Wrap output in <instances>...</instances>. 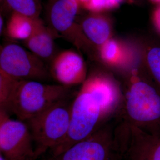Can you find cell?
I'll return each mask as SVG.
<instances>
[{
  "label": "cell",
  "mask_w": 160,
  "mask_h": 160,
  "mask_svg": "<svg viewBox=\"0 0 160 160\" xmlns=\"http://www.w3.org/2000/svg\"><path fill=\"white\" fill-rule=\"evenodd\" d=\"M114 98L113 87L106 79L94 76L86 80L72 103L68 134L62 142L50 150L52 156L61 154L95 132Z\"/></svg>",
  "instance_id": "6da1fadb"
},
{
  "label": "cell",
  "mask_w": 160,
  "mask_h": 160,
  "mask_svg": "<svg viewBox=\"0 0 160 160\" xmlns=\"http://www.w3.org/2000/svg\"><path fill=\"white\" fill-rule=\"evenodd\" d=\"M69 86L18 80L5 109L25 122L58 102L69 98Z\"/></svg>",
  "instance_id": "7a4b0ae2"
},
{
  "label": "cell",
  "mask_w": 160,
  "mask_h": 160,
  "mask_svg": "<svg viewBox=\"0 0 160 160\" xmlns=\"http://www.w3.org/2000/svg\"><path fill=\"white\" fill-rule=\"evenodd\" d=\"M71 105L69 98L62 100L25 121L32 137L36 159L65 139L69 131Z\"/></svg>",
  "instance_id": "3957f363"
},
{
  "label": "cell",
  "mask_w": 160,
  "mask_h": 160,
  "mask_svg": "<svg viewBox=\"0 0 160 160\" xmlns=\"http://www.w3.org/2000/svg\"><path fill=\"white\" fill-rule=\"evenodd\" d=\"M126 110L132 125L146 126L151 134L160 133V91L154 86L141 81L133 83L126 95Z\"/></svg>",
  "instance_id": "277c9868"
},
{
  "label": "cell",
  "mask_w": 160,
  "mask_h": 160,
  "mask_svg": "<svg viewBox=\"0 0 160 160\" xmlns=\"http://www.w3.org/2000/svg\"><path fill=\"white\" fill-rule=\"evenodd\" d=\"M0 72L15 79L42 81L50 74L45 62L29 50L14 43L1 48Z\"/></svg>",
  "instance_id": "5b68a950"
},
{
  "label": "cell",
  "mask_w": 160,
  "mask_h": 160,
  "mask_svg": "<svg viewBox=\"0 0 160 160\" xmlns=\"http://www.w3.org/2000/svg\"><path fill=\"white\" fill-rule=\"evenodd\" d=\"M0 151L7 160H35L31 132L26 122L12 119L0 109Z\"/></svg>",
  "instance_id": "8992f818"
},
{
  "label": "cell",
  "mask_w": 160,
  "mask_h": 160,
  "mask_svg": "<svg viewBox=\"0 0 160 160\" xmlns=\"http://www.w3.org/2000/svg\"><path fill=\"white\" fill-rule=\"evenodd\" d=\"M50 76L61 85L69 86L86 81V69L82 58L76 52L67 49L55 56L49 69Z\"/></svg>",
  "instance_id": "52a82bcc"
},
{
  "label": "cell",
  "mask_w": 160,
  "mask_h": 160,
  "mask_svg": "<svg viewBox=\"0 0 160 160\" xmlns=\"http://www.w3.org/2000/svg\"><path fill=\"white\" fill-rule=\"evenodd\" d=\"M113 146L102 131H96L50 160H111Z\"/></svg>",
  "instance_id": "ba28073f"
},
{
  "label": "cell",
  "mask_w": 160,
  "mask_h": 160,
  "mask_svg": "<svg viewBox=\"0 0 160 160\" xmlns=\"http://www.w3.org/2000/svg\"><path fill=\"white\" fill-rule=\"evenodd\" d=\"M79 3L77 0H53L48 11L50 28L57 34L70 39L78 14Z\"/></svg>",
  "instance_id": "9c48e42d"
},
{
  "label": "cell",
  "mask_w": 160,
  "mask_h": 160,
  "mask_svg": "<svg viewBox=\"0 0 160 160\" xmlns=\"http://www.w3.org/2000/svg\"><path fill=\"white\" fill-rule=\"evenodd\" d=\"M131 141L126 145L129 160H160V133L152 134L131 126Z\"/></svg>",
  "instance_id": "30bf717a"
},
{
  "label": "cell",
  "mask_w": 160,
  "mask_h": 160,
  "mask_svg": "<svg viewBox=\"0 0 160 160\" xmlns=\"http://www.w3.org/2000/svg\"><path fill=\"white\" fill-rule=\"evenodd\" d=\"M58 35L50 27L46 26L42 20L36 19L31 35L23 41L28 50L42 61H52L55 56L54 40Z\"/></svg>",
  "instance_id": "8fae6325"
},
{
  "label": "cell",
  "mask_w": 160,
  "mask_h": 160,
  "mask_svg": "<svg viewBox=\"0 0 160 160\" xmlns=\"http://www.w3.org/2000/svg\"><path fill=\"white\" fill-rule=\"evenodd\" d=\"M82 28L87 38L96 45L102 46L109 40L110 26L102 16L94 13L87 17L83 20Z\"/></svg>",
  "instance_id": "7c38bea8"
},
{
  "label": "cell",
  "mask_w": 160,
  "mask_h": 160,
  "mask_svg": "<svg viewBox=\"0 0 160 160\" xmlns=\"http://www.w3.org/2000/svg\"><path fill=\"white\" fill-rule=\"evenodd\" d=\"M36 19L12 12L6 26V34L12 39L25 41L31 35Z\"/></svg>",
  "instance_id": "4fadbf2b"
},
{
  "label": "cell",
  "mask_w": 160,
  "mask_h": 160,
  "mask_svg": "<svg viewBox=\"0 0 160 160\" xmlns=\"http://www.w3.org/2000/svg\"><path fill=\"white\" fill-rule=\"evenodd\" d=\"M12 12L32 18H39L41 5L39 0H3Z\"/></svg>",
  "instance_id": "5bb4252c"
},
{
  "label": "cell",
  "mask_w": 160,
  "mask_h": 160,
  "mask_svg": "<svg viewBox=\"0 0 160 160\" xmlns=\"http://www.w3.org/2000/svg\"><path fill=\"white\" fill-rule=\"evenodd\" d=\"M100 53L104 61L109 63H115L120 61L122 51L118 44L115 41L108 40L101 46Z\"/></svg>",
  "instance_id": "9a60e30c"
},
{
  "label": "cell",
  "mask_w": 160,
  "mask_h": 160,
  "mask_svg": "<svg viewBox=\"0 0 160 160\" xmlns=\"http://www.w3.org/2000/svg\"><path fill=\"white\" fill-rule=\"evenodd\" d=\"M18 80L0 72V108L5 109Z\"/></svg>",
  "instance_id": "2e32d148"
},
{
  "label": "cell",
  "mask_w": 160,
  "mask_h": 160,
  "mask_svg": "<svg viewBox=\"0 0 160 160\" xmlns=\"http://www.w3.org/2000/svg\"><path fill=\"white\" fill-rule=\"evenodd\" d=\"M124 0H88L82 5L89 11L98 13L100 12L114 9Z\"/></svg>",
  "instance_id": "e0dca14e"
},
{
  "label": "cell",
  "mask_w": 160,
  "mask_h": 160,
  "mask_svg": "<svg viewBox=\"0 0 160 160\" xmlns=\"http://www.w3.org/2000/svg\"><path fill=\"white\" fill-rule=\"evenodd\" d=\"M153 20L156 26L160 31V6L154 12Z\"/></svg>",
  "instance_id": "ac0fdd59"
},
{
  "label": "cell",
  "mask_w": 160,
  "mask_h": 160,
  "mask_svg": "<svg viewBox=\"0 0 160 160\" xmlns=\"http://www.w3.org/2000/svg\"><path fill=\"white\" fill-rule=\"evenodd\" d=\"M4 19H3V17L2 16V15H1L0 17V33L2 35V33L3 30H4Z\"/></svg>",
  "instance_id": "d6986e66"
},
{
  "label": "cell",
  "mask_w": 160,
  "mask_h": 160,
  "mask_svg": "<svg viewBox=\"0 0 160 160\" xmlns=\"http://www.w3.org/2000/svg\"><path fill=\"white\" fill-rule=\"evenodd\" d=\"M152 2L160 4V0H150Z\"/></svg>",
  "instance_id": "ffe728a7"
},
{
  "label": "cell",
  "mask_w": 160,
  "mask_h": 160,
  "mask_svg": "<svg viewBox=\"0 0 160 160\" xmlns=\"http://www.w3.org/2000/svg\"><path fill=\"white\" fill-rule=\"evenodd\" d=\"M0 160H7L2 155L0 154Z\"/></svg>",
  "instance_id": "44dd1931"
}]
</instances>
